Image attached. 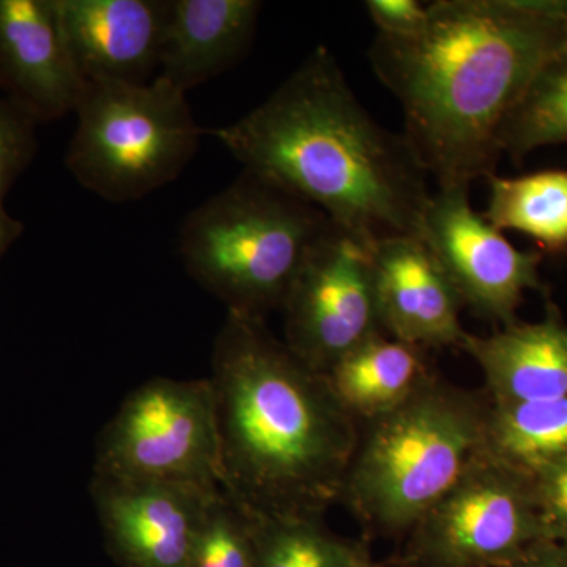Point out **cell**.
<instances>
[{
	"label": "cell",
	"mask_w": 567,
	"mask_h": 567,
	"mask_svg": "<svg viewBox=\"0 0 567 567\" xmlns=\"http://www.w3.org/2000/svg\"><path fill=\"white\" fill-rule=\"evenodd\" d=\"M244 171L315 205L365 248L421 237L431 193L404 134L358 102L319 48L260 106L208 132Z\"/></svg>",
	"instance_id": "obj_2"
},
{
	"label": "cell",
	"mask_w": 567,
	"mask_h": 567,
	"mask_svg": "<svg viewBox=\"0 0 567 567\" xmlns=\"http://www.w3.org/2000/svg\"><path fill=\"white\" fill-rule=\"evenodd\" d=\"M262 3L257 0H173L156 76L188 93L245 54Z\"/></svg>",
	"instance_id": "obj_16"
},
{
	"label": "cell",
	"mask_w": 567,
	"mask_h": 567,
	"mask_svg": "<svg viewBox=\"0 0 567 567\" xmlns=\"http://www.w3.org/2000/svg\"><path fill=\"white\" fill-rule=\"evenodd\" d=\"M484 453L535 475L567 457V398L488 405Z\"/></svg>",
	"instance_id": "obj_19"
},
{
	"label": "cell",
	"mask_w": 567,
	"mask_h": 567,
	"mask_svg": "<svg viewBox=\"0 0 567 567\" xmlns=\"http://www.w3.org/2000/svg\"><path fill=\"white\" fill-rule=\"evenodd\" d=\"M93 476L221 488L210 380H148L104 427Z\"/></svg>",
	"instance_id": "obj_7"
},
{
	"label": "cell",
	"mask_w": 567,
	"mask_h": 567,
	"mask_svg": "<svg viewBox=\"0 0 567 567\" xmlns=\"http://www.w3.org/2000/svg\"><path fill=\"white\" fill-rule=\"evenodd\" d=\"M461 349L483 371L494 404L567 398V324L555 305L540 322H516L488 336L466 333Z\"/></svg>",
	"instance_id": "obj_15"
},
{
	"label": "cell",
	"mask_w": 567,
	"mask_h": 567,
	"mask_svg": "<svg viewBox=\"0 0 567 567\" xmlns=\"http://www.w3.org/2000/svg\"><path fill=\"white\" fill-rule=\"evenodd\" d=\"M405 537L402 567H505L547 539L529 477L484 451Z\"/></svg>",
	"instance_id": "obj_8"
},
{
	"label": "cell",
	"mask_w": 567,
	"mask_h": 567,
	"mask_svg": "<svg viewBox=\"0 0 567 567\" xmlns=\"http://www.w3.org/2000/svg\"><path fill=\"white\" fill-rule=\"evenodd\" d=\"M221 488L93 476L92 496L122 567H188L194 537Z\"/></svg>",
	"instance_id": "obj_11"
},
{
	"label": "cell",
	"mask_w": 567,
	"mask_h": 567,
	"mask_svg": "<svg viewBox=\"0 0 567 567\" xmlns=\"http://www.w3.org/2000/svg\"><path fill=\"white\" fill-rule=\"evenodd\" d=\"M334 224L292 193L244 171L189 213L181 230L186 271L237 312L281 311L312 249Z\"/></svg>",
	"instance_id": "obj_5"
},
{
	"label": "cell",
	"mask_w": 567,
	"mask_h": 567,
	"mask_svg": "<svg viewBox=\"0 0 567 567\" xmlns=\"http://www.w3.org/2000/svg\"><path fill=\"white\" fill-rule=\"evenodd\" d=\"M252 517L257 567H349L361 547L334 535L323 516Z\"/></svg>",
	"instance_id": "obj_21"
},
{
	"label": "cell",
	"mask_w": 567,
	"mask_h": 567,
	"mask_svg": "<svg viewBox=\"0 0 567 567\" xmlns=\"http://www.w3.org/2000/svg\"><path fill=\"white\" fill-rule=\"evenodd\" d=\"M349 567H382L379 563H375L372 559L371 554H369L368 548L361 544V547L358 548L357 555H354L352 563H350Z\"/></svg>",
	"instance_id": "obj_28"
},
{
	"label": "cell",
	"mask_w": 567,
	"mask_h": 567,
	"mask_svg": "<svg viewBox=\"0 0 567 567\" xmlns=\"http://www.w3.org/2000/svg\"><path fill=\"white\" fill-rule=\"evenodd\" d=\"M528 477L547 539L567 544V457Z\"/></svg>",
	"instance_id": "obj_24"
},
{
	"label": "cell",
	"mask_w": 567,
	"mask_h": 567,
	"mask_svg": "<svg viewBox=\"0 0 567 567\" xmlns=\"http://www.w3.org/2000/svg\"><path fill=\"white\" fill-rule=\"evenodd\" d=\"M566 43L567 20L537 0H439L423 32L379 33L368 55L425 174L439 188H470L495 174L503 122Z\"/></svg>",
	"instance_id": "obj_1"
},
{
	"label": "cell",
	"mask_w": 567,
	"mask_h": 567,
	"mask_svg": "<svg viewBox=\"0 0 567 567\" xmlns=\"http://www.w3.org/2000/svg\"><path fill=\"white\" fill-rule=\"evenodd\" d=\"M21 233L22 224L11 218L9 213L3 210V205L0 204V257L13 245Z\"/></svg>",
	"instance_id": "obj_27"
},
{
	"label": "cell",
	"mask_w": 567,
	"mask_h": 567,
	"mask_svg": "<svg viewBox=\"0 0 567 567\" xmlns=\"http://www.w3.org/2000/svg\"><path fill=\"white\" fill-rule=\"evenodd\" d=\"M421 238L453 282L462 303L481 319L517 322L527 290H544L543 254L518 251L483 215L473 210L468 188H439L425 207Z\"/></svg>",
	"instance_id": "obj_10"
},
{
	"label": "cell",
	"mask_w": 567,
	"mask_h": 567,
	"mask_svg": "<svg viewBox=\"0 0 567 567\" xmlns=\"http://www.w3.org/2000/svg\"><path fill=\"white\" fill-rule=\"evenodd\" d=\"M221 488L256 517L323 516L341 499L360 423L262 319L227 312L212 375Z\"/></svg>",
	"instance_id": "obj_3"
},
{
	"label": "cell",
	"mask_w": 567,
	"mask_h": 567,
	"mask_svg": "<svg viewBox=\"0 0 567 567\" xmlns=\"http://www.w3.org/2000/svg\"><path fill=\"white\" fill-rule=\"evenodd\" d=\"M284 342L324 374L372 336L385 333L377 312L371 249L331 227L287 295Z\"/></svg>",
	"instance_id": "obj_9"
},
{
	"label": "cell",
	"mask_w": 567,
	"mask_h": 567,
	"mask_svg": "<svg viewBox=\"0 0 567 567\" xmlns=\"http://www.w3.org/2000/svg\"><path fill=\"white\" fill-rule=\"evenodd\" d=\"M559 144H567V43L540 66L498 133L499 152L516 164Z\"/></svg>",
	"instance_id": "obj_20"
},
{
	"label": "cell",
	"mask_w": 567,
	"mask_h": 567,
	"mask_svg": "<svg viewBox=\"0 0 567 567\" xmlns=\"http://www.w3.org/2000/svg\"><path fill=\"white\" fill-rule=\"evenodd\" d=\"M505 567H567V544L551 539L537 540Z\"/></svg>",
	"instance_id": "obj_26"
},
{
	"label": "cell",
	"mask_w": 567,
	"mask_h": 567,
	"mask_svg": "<svg viewBox=\"0 0 567 567\" xmlns=\"http://www.w3.org/2000/svg\"><path fill=\"white\" fill-rule=\"evenodd\" d=\"M377 312L385 334L423 349L458 347L461 297L421 237H394L371 249Z\"/></svg>",
	"instance_id": "obj_12"
},
{
	"label": "cell",
	"mask_w": 567,
	"mask_h": 567,
	"mask_svg": "<svg viewBox=\"0 0 567 567\" xmlns=\"http://www.w3.org/2000/svg\"><path fill=\"white\" fill-rule=\"evenodd\" d=\"M0 87L35 122L76 112L87 82L71 58L54 0H0Z\"/></svg>",
	"instance_id": "obj_13"
},
{
	"label": "cell",
	"mask_w": 567,
	"mask_h": 567,
	"mask_svg": "<svg viewBox=\"0 0 567 567\" xmlns=\"http://www.w3.org/2000/svg\"><path fill=\"white\" fill-rule=\"evenodd\" d=\"M491 399L432 377L360 424L341 499L368 532L406 536L483 451Z\"/></svg>",
	"instance_id": "obj_4"
},
{
	"label": "cell",
	"mask_w": 567,
	"mask_h": 567,
	"mask_svg": "<svg viewBox=\"0 0 567 567\" xmlns=\"http://www.w3.org/2000/svg\"><path fill=\"white\" fill-rule=\"evenodd\" d=\"M364 7L380 35L409 39L427 25L429 7L415 0H368Z\"/></svg>",
	"instance_id": "obj_25"
},
{
	"label": "cell",
	"mask_w": 567,
	"mask_h": 567,
	"mask_svg": "<svg viewBox=\"0 0 567 567\" xmlns=\"http://www.w3.org/2000/svg\"><path fill=\"white\" fill-rule=\"evenodd\" d=\"M35 118L10 99H0V204L35 153Z\"/></svg>",
	"instance_id": "obj_23"
},
{
	"label": "cell",
	"mask_w": 567,
	"mask_h": 567,
	"mask_svg": "<svg viewBox=\"0 0 567 567\" xmlns=\"http://www.w3.org/2000/svg\"><path fill=\"white\" fill-rule=\"evenodd\" d=\"M54 7L85 82L153 80L162 59L169 2L54 0Z\"/></svg>",
	"instance_id": "obj_14"
},
{
	"label": "cell",
	"mask_w": 567,
	"mask_h": 567,
	"mask_svg": "<svg viewBox=\"0 0 567 567\" xmlns=\"http://www.w3.org/2000/svg\"><path fill=\"white\" fill-rule=\"evenodd\" d=\"M323 375L336 399L361 424L404 404L435 374L423 347L380 333Z\"/></svg>",
	"instance_id": "obj_17"
},
{
	"label": "cell",
	"mask_w": 567,
	"mask_h": 567,
	"mask_svg": "<svg viewBox=\"0 0 567 567\" xmlns=\"http://www.w3.org/2000/svg\"><path fill=\"white\" fill-rule=\"evenodd\" d=\"M484 213L495 229L517 230L543 251L567 252V171L548 169L507 178L492 174Z\"/></svg>",
	"instance_id": "obj_18"
},
{
	"label": "cell",
	"mask_w": 567,
	"mask_h": 567,
	"mask_svg": "<svg viewBox=\"0 0 567 567\" xmlns=\"http://www.w3.org/2000/svg\"><path fill=\"white\" fill-rule=\"evenodd\" d=\"M188 567H257L256 520L223 488L205 511Z\"/></svg>",
	"instance_id": "obj_22"
},
{
	"label": "cell",
	"mask_w": 567,
	"mask_h": 567,
	"mask_svg": "<svg viewBox=\"0 0 567 567\" xmlns=\"http://www.w3.org/2000/svg\"><path fill=\"white\" fill-rule=\"evenodd\" d=\"M74 114L66 167L110 203H132L175 181L203 136L186 92L159 76L87 82Z\"/></svg>",
	"instance_id": "obj_6"
}]
</instances>
